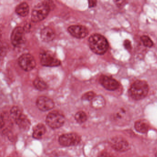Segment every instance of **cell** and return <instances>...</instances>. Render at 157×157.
Here are the masks:
<instances>
[{
	"label": "cell",
	"instance_id": "obj_25",
	"mask_svg": "<svg viewBox=\"0 0 157 157\" xmlns=\"http://www.w3.org/2000/svg\"><path fill=\"white\" fill-rule=\"evenodd\" d=\"M124 46L125 48L128 50H131V48H132L131 42L129 40H127V39L124 41Z\"/></svg>",
	"mask_w": 157,
	"mask_h": 157
},
{
	"label": "cell",
	"instance_id": "obj_23",
	"mask_svg": "<svg viewBox=\"0 0 157 157\" xmlns=\"http://www.w3.org/2000/svg\"><path fill=\"white\" fill-rule=\"evenodd\" d=\"M10 113L12 117L15 120L17 117H19L21 114L22 113L19 107L14 106L11 109Z\"/></svg>",
	"mask_w": 157,
	"mask_h": 157
},
{
	"label": "cell",
	"instance_id": "obj_24",
	"mask_svg": "<svg viewBox=\"0 0 157 157\" xmlns=\"http://www.w3.org/2000/svg\"><path fill=\"white\" fill-rule=\"evenodd\" d=\"M96 96L95 93L93 91H89L83 94L82 99L85 101H92Z\"/></svg>",
	"mask_w": 157,
	"mask_h": 157
},
{
	"label": "cell",
	"instance_id": "obj_27",
	"mask_svg": "<svg viewBox=\"0 0 157 157\" xmlns=\"http://www.w3.org/2000/svg\"><path fill=\"white\" fill-rule=\"evenodd\" d=\"M115 2L116 4L117 5V7H121L124 6V5L126 4L127 2L124 1H116Z\"/></svg>",
	"mask_w": 157,
	"mask_h": 157
},
{
	"label": "cell",
	"instance_id": "obj_15",
	"mask_svg": "<svg viewBox=\"0 0 157 157\" xmlns=\"http://www.w3.org/2000/svg\"><path fill=\"white\" fill-rule=\"evenodd\" d=\"M46 132V128L43 124H39L33 128V137L36 139H40Z\"/></svg>",
	"mask_w": 157,
	"mask_h": 157
},
{
	"label": "cell",
	"instance_id": "obj_6",
	"mask_svg": "<svg viewBox=\"0 0 157 157\" xmlns=\"http://www.w3.org/2000/svg\"><path fill=\"white\" fill-rule=\"evenodd\" d=\"M40 62L43 66L46 67H56L61 64L59 59L53 53L45 51L40 54Z\"/></svg>",
	"mask_w": 157,
	"mask_h": 157
},
{
	"label": "cell",
	"instance_id": "obj_17",
	"mask_svg": "<svg viewBox=\"0 0 157 157\" xmlns=\"http://www.w3.org/2000/svg\"><path fill=\"white\" fill-rule=\"evenodd\" d=\"M135 128L137 132L145 134L148 131L149 125L146 120H138L135 123Z\"/></svg>",
	"mask_w": 157,
	"mask_h": 157
},
{
	"label": "cell",
	"instance_id": "obj_13",
	"mask_svg": "<svg viewBox=\"0 0 157 157\" xmlns=\"http://www.w3.org/2000/svg\"><path fill=\"white\" fill-rule=\"evenodd\" d=\"M41 38L45 42H49L53 41L55 38V33L53 29L49 27L43 28L40 33Z\"/></svg>",
	"mask_w": 157,
	"mask_h": 157
},
{
	"label": "cell",
	"instance_id": "obj_14",
	"mask_svg": "<svg viewBox=\"0 0 157 157\" xmlns=\"http://www.w3.org/2000/svg\"><path fill=\"white\" fill-rule=\"evenodd\" d=\"M16 124L22 129H28L31 126V122L25 115L22 113L15 120Z\"/></svg>",
	"mask_w": 157,
	"mask_h": 157
},
{
	"label": "cell",
	"instance_id": "obj_29",
	"mask_svg": "<svg viewBox=\"0 0 157 157\" xmlns=\"http://www.w3.org/2000/svg\"><path fill=\"white\" fill-rule=\"evenodd\" d=\"M155 157H157V152L155 154Z\"/></svg>",
	"mask_w": 157,
	"mask_h": 157
},
{
	"label": "cell",
	"instance_id": "obj_12",
	"mask_svg": "<svg viewBox=\"0 0 157 157\" xmlns=\"http://www.w3.org/2000/svg\"><path fill=\"white\" fill-rule=\"evenodd\" d=\"M36 105L38 109L43 112L51 110L55 106L53 100L44 96H40L37 98Z\"/></svg>",
	"mask_w": 157,
	"mask_h": 157
},
{
	"label": "cell",
	"instance_id": "obj_18",
	"mask_svg": "<svg viewBox=\"0 0 157 157\" xmlns=\"http://www.w3.org/2000/svg\"><path fill=\"white\" fill-rule=\"evenodd\" d=\"M15 12L17 14L21 17L27 16L29 13V7L26 2H22L18 5L15 9Z\"/></svg>",
	"mask_w": 157,
	"mask_h": 157
},
{
	"label": "cell",
	"instance_id": "obj_11",
	"mask_svg": "<svg viewBox=\"0 0 157 157\" xmlns=\"http://www.w3.org/2000/svg\"><path fill=\"white\" fill-rule=\"evenodd\" d=\"M111 144L114 149L120 152L126 151L129 148V144L128 141L121 136H115L113 138Z\"/></svg>",
	"mask_w": 157,
	"mask_h": 157
},
{
	"label": "cell",
	"instance_id": "obj_3",
	"mask_svg": "<svg viewBox=\"0 0 157 157\" xmlns=\"http://www.w3.org/2000/svg\"><path fill=\"white\" fill-rule=\"evenodd\" d=\"M50 1L43 2L35 6L32 11L31 20L33 22H39L47 18L52 10Z\"/></svg>",
	"mask_w": 157,
	"mask_h": 157
},
{
	"label": "cell",
	"instance_id": "obj_10",
	"mask_svg": "<svg viewBox=\"0 0 157 157\" xmlns=\"http://www.w3.org/2000/svg\"><path fill=\"white\" fill-rule=\"evenodd\" d=\"M99 82L101 85L108 90H116L119 87V83L117 81L105 75H101L100 77Z\"/></svg>",
	"mask_w": 157,
	"mask_h": 157
},
{
	"label": "cell",
	"instance_id": "obj_7",
	"mask_svg": "<svg viewBox=\"0 0 157 157\" xmlns=\"http://www.w3.org/2000/svg\"><path fill=\"white\" fill-rule=\"evenodd\" d=\"M18 63L24 70L30 71L36 66V62L34 58L29 54L21 55L18 59Z\"/></svg>",
	"mask_w": 157,
	"mask_h": 157
},
{
	"label": "cell",
	"instance_id": "obj_4",
	"mask_svg": "<svg viewBox=\"0 0 157 157\" xmlns=\"http://www.w3.org/2000/svg\"><path fill=\"white\" fill-rule=\"evenodd\" d=\"M65 117L62 114L56 111L51 112L48 114L46 118L47 124L53 129L62 127L65 122Z\"/></svg>",
	"mask_w": 157,
	"mask_h": 157
},
{
	"label": "cell",
	"instance_id": "obj_8",
	"mask_svg": "<svg viewBox=\"0 0 157 157\" xmlns=\"http://www.w3.org/2000/svg\"><path fill=\"white\" fill-rule=\"evenodd\" d=\"M25 30L21 26H17L13 31L11 35V42L13 46L18 47L25 42Z\"/></svg>",
	"mask_w": 157,
	"mask_h": 157
},
{
	"label": "cell",
	"instance_id": "obj_16",
	"mask_svg": "<svg viewBox=\"0 0 157 157\" xmlns=\"http://www.w3.org/2000/svg\"><path fill=\"white\" fill-rule=\"evenodd\" d=\"M128 114H126V111L123 109H120L119 112L115 113L113 117L115 122H116L117 124H119L126 123L127 121L128 120Z\"/></svg>",
	"mask_w": 157,
	"mask_h": 157
},
{
	"label": "cell",
	"instance_id": "obj_9",
	"mask_svg": "<svg viewBox=\"0 0 157 157\" xmlns=\"http://www.w3.org/2000/svg\"><path fill=\"white\" fill-rule=\"evenodd\" d=\"M68 31L73 37L78 39L85 38L89 34L88 29L83 25H71L68 28Z\"/></svg>",
	"mask_w": 157,
	"mask_h": 157
},
{
	"label": "cell",
	"instance_id": "obj_22",
	"mask_svg": "<svg viewBox=\"0 0 157 157\" xmlns=\"http://www.w3.org/2000/svg\"><path fill=\"white\" fill-rule=\"evenodd\" d=\"M140 40L143 43L144 46L147 48H151L153 46V43L152 40L149 36H142L140 37Z\"/></svg>",
	"mask_w": 157,
	"mask_h": 157
},
{
	"label": "cell",
	"instance_id": "obj_26",
	"mask_svg": "<svg viewBox=\"0 0 157 157\" xmlns=\"http://www.w3.org/2000/svg\"><path fill=\"white\" fill-rule=\"evenodd\" d=\"M97 2L96 1H89V7L90 8H94L97 5Z\"/></svg>",
	"mask_w": 157,
	"mask_h": 157
},
{
	"label": "cell",
	"instance_id": "obj_5",
	"mask_svg": "<svg viewBox=\"0 0 157 157\" xmlns=\"http://www.w3.org/2000/svg\"><path fill=\"white\" fill-rule=\"evenodd\" d=\"M81 140L80 136L75 133H68L63 134L59 136V142L64 147L76 146Z\"/></svg>",
	"mask_w": 157,
	"mask_h": 157
},
{
	"label": "cell",
	"instance_id": "obj_28",
	"mask_svg": "<svg viewBox=\"0 0 157 157\" xmlns=\"http://www.w3.org/2000/svg\"><path fill=\"white\" fill-rule=\"evenodd\" d=\"M99 157H114V156L111 153L105 152L101 153Z\"/></svg>",
	"mask_w": 157,
	"mask_h": 157
},
{
	"label": "cell",
	"instance_id": "obj_1",
	"mask_svg": "<svg viewBox=\"0 0 157 157\" xmlns=\"http://www.w3.org/2000/svg\"><path fill=\"white\" fill-rule=\"evenodd\" d=\"M89 45L91 51L98 55L105 54L109 48V44L107 39L99 34H94L90 36Z\"/></svg>",
	"mask_w": 157,
	"mask_h": 157
},
{
	"label": "cell",
	"instance_id": "obj_21",
	"mask_svg": "<svg viewBox=\"0 0 157 157\" xmlns=\"http://www.w3.org/2000/svg\"><path fill=\"white\" fill-rule=\"evenodd\" d=\"M88 117L85 112L79 111L76 113L75 115V119L79 124H82L87 121Z\"/></svg>",
	"mask_w": 157,
	"mask_h": 157
},
{
	"label": "cell",
	"instance_id": "obj_2",
	"mask_svg": "<svg viewBox=\"0 0 157 157\" xmlns=\"http://www.w3.org/2000/svg\"><path fill=\"white\" fill-rule=\"evenodd\" d=\"M149 86L145 81L137 80L131 85L128 90L130 97L135 100L139 101L144 99L147 95Z\"/></svg>",
	"mask_w": 157,
	"mask_h": 157
},
{
	"label": "cell",
	"instance_id": "obj_20",
	"mask_svg": "<svg viewBox=\"0 0 157 157\" xmlns=\"http://www.w3.org/2000/svg\"><path fill=\"white\" fill-rule=\"evenodd\" d=\"M105 105V101L101 96H96L92 101V105L96 109L102 107Z\"/></svg>",
	"mask_w": 157,
	"mask_h": 157
},
{
	"label": "cell",
	"instance_id": "obj_30",
	"mask_svg": "<svg viewBox=\"0 0 157 157\" xmlns=\"http://www.w3.org/2000/svg\"></svg>",
	"mask_w": 157,
	"mask_h": 157
},
{
	"label": "cell",
	"instance_id": "obj_19",
	"mask_svg": "<svg viewBox=\"0 0 157 157\" xmlns=\"http://www.w3.org/2000/svg\"><path fill=\"white\" fill-rule=\"evenodd\" d=\"M34 86L36 89L39 91H44L47 90L48 85L45 82L40 78H36L33 82Z\"/></svg>",
	"mask_w": 157,
	"mask_h": 157
}]
</instances>
